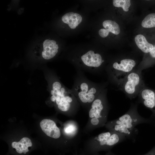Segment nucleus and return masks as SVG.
<instances>
[{
  "instance_id": "f257e3e1",
  "label": "nucleus",
  "mask_w": 155,
  "mask_h": 155,
  "mask_svg": "<svg viewBox=\"0 0 155 155\" xmlns=\"http://www.w3.org/2000/svg\"><path fill=\"white\" fill-rule=\"evenodd\" d=\"M151 123L150 119L144 118L139 114L137 105L133 104L125 114L117 119L107 121L105 126L108 131L120 133L126 138L134 140L138 131L136 126L140 124Z\"/></svg>"
},
{
  "instance_id": "f03ea898",
  "label": "nucleus",
  "mask_w": 155,
  "mask_h": 155,
  "mask_svg": "<svg viewBox=\"0 0 155 155\" xmlns=\"http://www.w3.org/2000/svg\"><path fill=\"white\" fill-rule=\"evenodd\" d=\"M126 138L123 134L115 131L102 133L87 140L80 154L83 155H96L100 151L108 152Z\"/></svg>"
},
{
  "instance_id": "7ed1b4c3",
  "label": "nucleus",
  "mask_w": 155,
  "mask_h": 155,
  "mask_svg": "<svg viewBox=\"0 0 155 155\" xmlns=\"http://www.w3.org/2000/svg\"><path fill=\"white\" fill-rule=\"evenodd\" d=\"M108 108L105 95L99 94L91 104L88 121L83 132L89 133L96 128L105 126L107 122Z\"/></svg>"
},
{
  "instance_id": "20e7f679",
  "label": "nucleus",
  "mask_w": 155,
  "mask_h": 155,
  "mask_svg": "<svg viewBox=\"0 0 155 155\" xmlns=\"http://www.w3.org/2000/svg\"><path fill=\"white\" fill-rule=\"evenodd\" d=\"M52 89L51 92L52 95L51 100L55 102L58 109L62 112L69 113L71 116L75 113V101L73 94L67 92L65 89L62 87L61 84L55 82L53 84Z\"/></svg>"
},
{
  "instance_id": "39448f33",
  "label": "nucleus",
  "mask_w": 155,
  "mask_h": 155,
  "mask_svg": "<svg viewBox=\"0 0 155 155\" xmlns=\"http://www.w3.org/2000/svg\"><path fill=\"white\" fill-rule=\"evenodd\" d=\"M141 72L137 69H135L117 83L119 88L131 99L138 95L144 86Z\"/></svg>"
},
{
  "instance_id": "423d86ee",
  "label": "nucleus",
  "mask_w": 155,
  "mask_h": 155,
  "mask_svg": "<svg viewBox=\"0 0 155 155\" xmlns=\"http://www.w3.org/2000/svg\"><path fill=\"white\" fill-rule=\"evenodd\" d=\"M135 61L130 59H123L119 62H115L110 70L111 76L117 83L135 69Z\"/></svg>"
},
{
  "instance_id": "0eeeda50",
  "label": "nucleus",
  "mask_w": 155,
  "mask_h": 155,
  "mask_svg": "<svg viewBox=\"0 0 155 155\" xmlns=\"http://www.w3.org/2000/svg\"><path fill=\"white\" fill-rule=\"evenodd\" d=\"M138 96L140 102L152 111L153 114L150 119L151 123L155 125V92L144 86Z\"/></svg>"
},
{
  "instance_id": "6e6552de",
  "label": "nucleus",
  "mask_w": 155,
  "mask_h": 155,
  "mask_svg": "<svg viewBox=\"0 0 155 155\" xmlns=\"http://www.w3.org/2000/svg\"><path fill=\"white\" fill-rule=\"evenodd\" d=\"M78 91V97L80 102L86 104H91L98 96L94 87H90L85 82L81 83Z\"/></svg>"
},
{
  "instance_id": "1a4fd4ad",
  "label": "nucleus",
  "mask_w": 155,
  "mask_h": 155,
  "mask_svg": "<svg viewBox=\"0 0 155 155\" xmlns=\"http://www.w3.org/2000/svg\"><path fill=\"white\" fill-rule=\"evenodd\" d=\"M63 132L67 139L77 145L80 132L79 126L76 121L70 120L65 122L63 125Z\"/></svg>"
},
{
  "instance_id": "9d476101",
  "label": "nucleus",
  "mask_w": 155,
  "mask_h": 155,
  "mask_svg": "<svg viewBox=\"0 0 155 155\" xmlns=\"http://www.w3.org/2000/svg\"><path fill=\"white\" fill-rule=\"evenodd\" d=\"M40 125L42 131L47 136L55 139L60 137L61 131L54 121L50 119H44L40 121Z\"/></svg>"
},
{
  "instance_id": "9b49d317",
  "label": "nucleus",
  "mask_w": 155,
  "mask_h": 155,
  "mask_svg": "<svg viewBox=\"0 0 155 155\" xmlns=\"http://www.w3.org/2000/svg\"><path fill=\"white\" fill-rule=\"evenodd\" d=\"M81 58L85 65L94 68L99 67L104 61L100 54L95 53L92 50L89 51L82 55Z\"/></svg>"
},
{
  "instance_id": "f8f14e48",
  "label": "nucleus",
  "mask_w": 155,
  "mask_h": 155,
  "mask_svg": "<svg viewBox=\"0 0 155 155\" xmlns=\"http://www.w3.org/2000/svg\"><path fill=\"white\" fill-rule=\"evenodd\" d=\"M56 42L53 40L46 39L43 43V50L42 52V57L45 59L53 58L57 53L59 47Z\"/></svg>"
},
{
  "instance_id": "ddd939ff",
  "label": "nucleus",
  "mask_w": 155,
  "mask_h": 155,
  "mask_svg": "<svg viewBox=\"0 0 155 155\" xmlns=\"http://www.w3.org/2000/svg\"><path fill=\"white\" fill-rule=\"evenodd\" d=\"M102 25L105 29H101L98 31L99 35L102 37H106L110 32L115 35L118 34L120 32L119 26L115 21L106 20L103 22Z\"/></svg>"
},
{
  "instance_id": "4468645a",
  "label": "nucleus",
  "mask_w": 155,
  "mask_h": 155,
  "mask_svg": "<svg viewBox=\"0 0 155 155\" xmlns=\"http://www.w3.org/2000/svg\"><path fill=\"white\" fill-rule=\"evenodd\" d=\"M31 140L27 137H24L18 142H13L12 147L18 154L26 155L30 151L29 148L32 146Z\"/></svg>"
},
{
  "instance_id": "2eb2a0df",
  "label": "nucleus",
  "mask_w": 155,
  "mask_h": 155,
  "mask_svg": "<svg viewBox=\"0 0 155 155\" xmlns=\"http://www.w3.org/2000/svg\"><path fill=\"white\" fill-rule=\"evenodd\" d=\"M62 20L64 23L68 24L71 28L74 29L81 22L82 18L78 13L70 12L64 15L62 17Z\"/></svg>"
},
{
  "instance_id": "dca6fc26",
  "label": "nucleus",
  "mask_w": 155,
  "mask_h": 155,
  "mask_svg": "<svg viewBox=\"0 0 155 155\" xmlns=\"http://www.w3.org/2000/svg\"><path fill=\"white\" fill-rule=\"evenodd\" d=\"M135 40L138 47L145 53H150L154 48L153 45L148 42L145 37L142 34L136 36Z\"/></svg>"
},
{
  "instance_id": "f3484780",
  "label": "nucleus",
  "mask_w": 155,
  "mask_h": 155,
  "mask_svg": "<svg viewBox=\"0 0 155 155\" xmlns=\"http://www.w3.org/2000/svg\"><path fill=\"white\" fill-rule=\"evenodd\" d=\"M142 25L144 28H150L155 27V13L147 15L142 22Z\"/></svg>"
},
{
  "instance_id": "a211bd4d",
  "label": "nucleus",
  "mask_w": 155,
  "mask_h": 155,
  "mask_svg": "<svg viewBox=\"0 0 155 155\" xmlns=\"http://www.w3.org/2000/svg\"><path fill=\"white\" fill-rule=\"evenodd\" d=\"M130 0H113V5L116 7H121L125 11H127L131 5Z\"/></svg>"
},
{
  "instance_id": "6ab92c4d",
  "label": "nucleus",
  "mask_w": 155,
  "mask_h": 155,
  "mask_svg": "<svg viewBox=\"0 0 155 155\" xmlns=\"http://www.w3.org/2000/svg\"><path fill=\"white\" fill-rule=\"evenodd\" d=\"M142 155H155V146L147 153Z\"/></svg>"
},
{
  "instance_id": "aec40b11",
  "label": "nucleus",
  "mask_w": 155,
  "mask_h": 155,
  "mask_svg": "<svg viewBox=\"0 0 155 155\" xmlns=\"http://www.w3.org/2000/svg\"><path fill=\"white\" fill-rule=\"evenodd\" d=\"M151 57L153 58H155V45L152 50L150 52Z\"/></svg>"
},
{
  "instance_id": "412c9836",
  "label": "nucleus",
  "mask_w": 155,
  "mask_h": 155,
  "mask_svg": "<svg viewBox=\"0 0 155 155\" xmlns=\"http://www.w3.org/2000/svg\"><path fill=\"white\" fill-rule=\"evenodd\" d=\"M96 155H100L98 154ZM103 155H115V154L112 152L111 150L108 151L105 154Z\"/></svg>"
},
{
  "instance_id": "4be33fe9",
  "label": "nucleus",
  "mask_w": 155,
  "mask_h": 155,
  "mask_svg": "<svg viewBox=\"0 0 155 155\" xmlns=\"http://www.w3.org/2000/svg\"><path fill=\"white\" fill-rule=\"evenodd\" d=\"M73 155H83L82 154L80 153L79 154H78L77 152L73 153Z\"/></svg>"
}]
</instances>
